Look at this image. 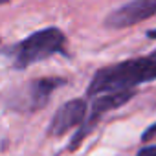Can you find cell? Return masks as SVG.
Returning a JSON list of instances; mask_svg holds the SVG:
<instances>
[{"label":"cell","instance_id":"6da1fadb","mask_svg":"<svg viewBox=\"0 0 156 156\" xmlns=\"http://www.w3.org/2000/svg\"><path fill=\"white\" fill-rule=\"evenodd\" d=\"M156 79V50L149 55L127 59L110 66L99 68L87 88L88 96L112 94L121 90H134L141 83Z\"/></svg>","mask_w":156,"mask_h":156},{"label":"cell","instance_id":"7a4b0ae2","mask_svg":"<svg viewBox=\"0 0 156 156\" xmlns=\"http://www.w3.org/2000/svg\"><path fill=\"white\" fill-rule=\"evenodd\" d=\"M6 57L11 59L13 68L17 70H26L28 66L41 62L55 53H66V35L59 28H44L39 30L20 42L9 46L6 51Z\"/></svg>","mask_w":156,"mask_h":156},{"label":"cell","instance_id":"3957f363","mask_svg":"<svg viewBox=\"0 0 156 156\" xmlns=\"http://www.w3.org/2000/svg\"><path fill=\"white\" fill-rule=\"evenodd\" d=\"M64 83L66 81L61 77H42L28 81L26 85L13 90V94L8 98V103L11 108L20 112H37L48 105L51 94Z\"/></svg>","mask_w":156,"mask_h":156},{"label":"cell","instance_id":"277c9868","mask_svg":"<svg viewBox=\"0 0 156 156\" xmlns=\"http://www.w3.org/2000/svg\"><path fill=\"white\" fill-rule=\"evenodd\" d=\"M134 94H136V90H121V92H112V94H101L99 98H96L94 103H92V108H90V116L83 121L81 129L77 130V134L72 138L68 149H70V151H75L77 147L81 145V141L90 134V130L98 125V121H99L107 112L123 107L125 103H129V101L134 98Z\"/></svg>","mask_w":156,"mask_h":156},{"label":"cell","instance_id":"5b68a950","mask_svg":"<svg viewBox=\"0 0 156 156\" xmlns=\"http://www.w3.org/2000/svg\"><path fill=\"white\" fill-rule=\"evenodd\" d=\"M152 17H156V0H130L110 11L105 17L103 26L110 30H123Z\"/></svg>","mask_w":156,"mask_h":156},{"label":"cell","instance_id":"8992f818","mask_svg":"<svg viewBox=\"0 0 156 156\" xmlns=\"http://www.w3.org/2000/svg\"><path fill=\"white\" fill-rule=\"evenodd\" d=\"M85 118H87V101L85 99H70L53 114L50 127H48V134L62 136L70 129L83 125Z\"/></svg>","mask_w":156,"mask_h":156},{"label":"cell","instance_id":"52a82bcc","mask_svg":"<svg viewBox=\"0 0 156 156\" xmlns=\"http://www.w3.org/2000/svg\"><path fill=\"white\" fill-rule=\"evenodd\" d=\"M136 156H156V145H147L138 151Z\"/></svg>","mask_w":156,"mask_h":156},{"label":"cell","instance_id":"ba28073f","mask_svg":"<svg viewBox=\"0 0 156 156\" xmlns=\"http://www.w3.org/2000/svg\"><path fill=\"white\" fill-rule=\"evenodd\" d=\"M154 132H156V123H154V125H152L151 129H147V130L143 132V136H141V140H143V141H147V140H151V138L154 136Z\"/></svg>","mask_w":156,"mask_h":156},{"label":"cell","instance_id":"9c48e42d","mask_svg":"<svg viewBox=\"0 0 156 156\" xmlns=\"http://www.w3.org/2000/svg\"><path fill=\"white\" fill-rule=\"evenodd\" d=\"M145 35H147L149 39H156V30H147Z\"/></svg>","mask_w":156,"mask_h":156},{"label":"cell","instance_id":"30bf717a","mask_svg":"<svg viewBox=\"0 0 156 156\" xmlns=\"http://www.w3.org/2000/svg\"><path fill=\"white\" fill-rule=\"evenodd\" d=\"M9 2V0H0V4H8Z\"/></svg>","mask_w":156,"mask_h":156},{"label":"cell","instance_id":"8fae6325","mask_svg":"<svg viewBox=\"0 0 156 156\" xmlns=\"http://www.w3.org/2000/svg\"><path fill=\"white\" fill-rule=\"evenodd\" d=\"M0 42H2V41H0Z\"/></svg>","mask_w":156,"mask_h":156}]
</instances>
